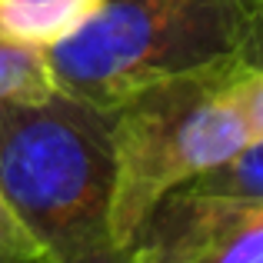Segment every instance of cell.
<instances>
[{
  "label": "cell",
  "instance_id": "5",
  "mask_svg": "<svg viewBox=\"0 0 263 263\" xmlns=\"http://www.w3.org/2000/svg\"><path fill=\"white\" fill-rule=\"evenodd\" d=\"M103 0H0V37L33 50H53L80 30Z\"/></svg>",
  "mask_w": 263,
  "mask_h": 263
},
{
  "label": "cell",
  "instance_id": "3",
  "mask_svg": "<svg viewBox=\"0 0 263 263\" xmlns=\"http://www.w3.org/2000/svg\"><path fill=\"white\" fill-rule=\"evenodd\" d=\"M250 67L253 64L243 60H227L170 73L134 90L110 110L114 247L127 243L167 193L223 163L253 140L240 97Z\"/></svg>",
  "mask_w": 263,
  "mask_h": 263
},
{
  "label": "cell",
  "instance_id": "6",
  "mask_svg": "<svg viewBox=\"0 0 263 263\" xmlns=\"http://www.w3.org/2000/svg\"><path fill=\"white\" fill-rule=\"evenodd\" d=\"M53 70L44 50L0 37V110L10 103H33L53 93Z\"/></svg>",
  "mask_w": 263,
  "mask_h": 263
},
{
  "label": "cell",
  "instance_id": "1",
  "mask_svg": "<svg viewBox=\"0 0 263 263\" xmlns=\"http://www.w3.org/2000/svg\"><path fill=\"white\" fill-rule=\"evenodd\" d=\"M47 60L60 90L114 110L170 73L227 60L263 67V0H103Z\"/></svg>",
  "mask_w": 263,
  "mask_h": 263
},
{
  "label": "cell",
  "instance_id": "10",
  "mask_svg": "<svg viewBox=\"0 0 263 263\" xmlns=\"http://www.w3.org/2000/svg\"><path fill=\"white\" fill-rule=\"evenodd\" d=\"M57 263H127V260H123V247L107 243V247H97L90 253H80L73 260H57Z\"/></svg>",
  "mask_w": 263,
  "mask_h": 263
},
{
  "label": "cell",
  "instance_id": "9",
  "mask_svg": "<svg viewBox=\"0 0 263 263\" xmlns=\"http://www.w3.org/2000/svg\"><path fill=\"white\" fill-rule=\"evenodd\" d=\"M240 97H243V110L253 127V137H263V67H250V73L243 77Z\"/></svg>",
  "mask_w": 263,
  "mask_h": 263
},
{
  "label": "cell",
  "instance_id": "7",
  "mask_svg": "<svg viewBox=\"0 0 263 263\" xmlns=\"http://www.w3.org/2000/svg\"><path fill=\"white\" fill-rule=\"evenodd\" d=\"M183 186L193 193H213V197H233V200H260L263 203V137H253L233 157H227L223 163L210 167L206 174L186 180Z\"/></svg>",
  "mask_w": 263,
  "mask_h": 263
},
{
  "label": "cell",
  "instance_id": "8",
  "mask_svg": "<svg viewBox=\"0 0 263 263\" xmlns=\"http://www.w3.org/2000/svg\"><path fill=\"white\" fill-rule=\"evenodd\" d=\"M0 263H47V253L0 197Z\"/></svg>",
  "mask_w": 263,
  "mask_h": 263
},
{
  "label": "cell",
  "instance_id": "4",
  "mask_svg": "<svg viewBox=\"0 0 263 263\" xmlns=\"http://www.w3.org/2000/svg\"><path fill=\"white\" fill-rule=\"evenodd\" d=\"M127 263H263V203L177 186L123 243Z\"/></svg>",
  "mask_w": 263,
  "mask_h": 263
},
{
  "label": "cell",
  "instance_id": "2",
  "mask_svg": "<svg viewBox=\"0 0 263 263\" xmlns=\"http://www.w3.org/2000/svg\"><path fill=\"white\" fill-rule=\"evenodd\" d=\"M0 197L44 247L47 263L110 240V110L67 90L0 110Z\"/></svg>",
  "mask_w": 263,
  "mask_h": 263
}]
</instances>
